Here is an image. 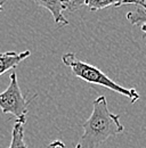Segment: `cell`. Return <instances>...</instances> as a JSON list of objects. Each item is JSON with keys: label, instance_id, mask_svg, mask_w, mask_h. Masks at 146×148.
<instances>
[{"label": "cell", "instance_id": "cell-1", "mask_svg": "<svg viewBox=\"0 0 146 148\" xmlns=\"http://www.w3.org/2000/svg\"><path fill=\"white\" fill-rule=\"evenodd\" d=\"M82 128L83 133L75 148H96L110 137L119 134L125 130L120 122V116L110 112L107 100L104 96H99L94 100L92 112L82 124Z\"/></svg>", "mask_w": 146, "mask_h": 148}, {"label": "cell", "instance_id": "cell-2", "mask_svg": "<svg viewBox=\"0 0 146 148\" xmlns=\"http://www.w3.org/2000/svg\"><path fill=\"white\" fill-rule=\"evenodd\" d=\"M62 62H63V64L65 66H67V67H70L72 70V73L76 77H79V79H81V80H83V81H86L88 83L102 86V87H104L106 89H110L112 91L120 93V95L127 97L131 104L136 103L140 97L139 93L137 92V90L135 88L121 87L120 84L115 83L112 79H110L106 74L103 73L96 66L78 59L76 56L74 55L73 53L64 54L62 56Z\"/></svg>", "mask_w": 146, "mask_h": 148}, {"label": "cell", "instance_id": "cell-3", "mask_svg": "<svg viewBox=\"0 0 146 148\" xmlns=\"http://www.w3.org/2000/svg\"><path fill=\"white\" fill-rule=\"evenodd\" d=\"M30 101L31 100H26L21 91L16 72H12L7 89L0 93L1 112L3 114H12L16 119H23L26 116Z\"/></svg>", "mask_w": 146, "mask_h": 148}, {"label": "cell", "instance_id": "cell-4", "mask_svg": "<svg viewBox=\"0 0 146 148\" xmlns=\"http://www.w3.org/2000/svg\"><path fill=\"white\" fill-rule=\"evenodd\" d=\"M123 5H135L146 10L145 0H64V10L74 12L81 7H88L90 10H99L111 6L120 7Z\"/></svg>", "mask_w": 146, "mask_h": 148}, {"label": "cell", "instance_id": "cell-5", "mask_svg": "<svg viewBox=\"0 0 146 148\" xmlns=\"http://www.w3.org/2000/svg\"><path fill=\"white\" fill-rule=\"evenodd\" d=\"M34 3H36L40 7L46 8L47 10L50 12L54 22L58 26H64L69 25V21L65 18L63 15L64 10V0H32Z\"/></svg>", "mask_w": 146, "mask_h": 148}, {"label": "cell", "instance_id": "cell-6", "mask_svg": "<svg viewBox=\"0 0 146 148\" xmlns=\"http://www.w3.org/2000/svg\"><path fill=\"white\" fill-rule=\"evenodd\" d=\"M30 55H31L30 50H25L22 53H16V51L0 53V75L5 74L10 70L16 69L17 65H19Z\"/></svg>", "mask_w": 146, "mask_h": 148}, {"label": "cell", "instance_id": "cell-7", "mask_svg": "<svg viewBox=\"0 0 146 148\" xmlns=\"http://www.w3.org/2000/svg\"><path fill=\"white\" fill-rule=\"evenodd\" d=\"M26 119H16L15 124L12 130V141L8 148H28L24 140V125Z\"/></svg>", "mask_w": 146, "mask_h": 148}, {"label": "cell", "instance_id": "cell-8", "mask_svg": "<svg viewBox=\"0 0 146 148\" xmlns=\"http://www.w3.org/2000/svg\"><path fill=\"white\" fill-rule=\"evenodd\" d=\"M127 19L131 25H143L146 23V10L137 6L135 10L127 13Z\"/></svg>", "mask_w": 146, "mask_h": 148}, {"label": "cell", "instance_id": "cell-9", "mask_svg": "<svg viewBox=\"0 0 146 148\" xmlns=\"http://www.w3.org/2000/svg\"><path fill=\"white\" fill-rule=\"evenodd\" d=\"M48 148H65V145H64V143L61 141V140H54V141H52V143L49 144Z\"/></svg>", "mask_w": 146, "mask_h": 148}, {"label": "cell", "instance_id": "cell-10", "mask_svg": "<svg viewBox=\"0 0 146 148\" xmlns=\"http://www.w3.org/2000/svg\"><path fill=\"white\" fill-rule=\"evenodd\" d=\"M3 3H5V1L3 0H0V12L3 10Z\"/></svg>", "mask_w": 146, "mask_h": 148}, {"label": "cell", "instance_id": "cell-11", "mask_svg": "<svg viewBox=\"0 0 146 148\" xmlns=\"http://www.w3.org/2000/svg\"><path fill=\"white\" fill-rule=\"evenodd\" d=\"M142 31H143V32H144V33L146 34V23L142 25Z\"/></svg>", "mask_w": 146, "mask_h": 148}]
</instances>
